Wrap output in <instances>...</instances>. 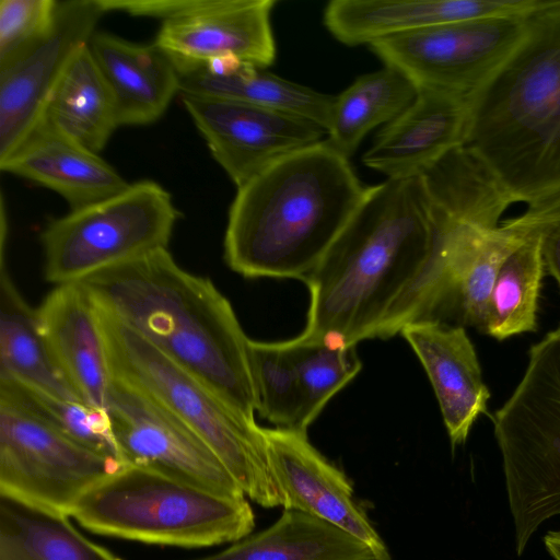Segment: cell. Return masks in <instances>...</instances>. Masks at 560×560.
<instances>
[{
    "label": "cell",
    "mask_w": 560,
    "mask_h": 560,
    "mask_svg": "<svg viewBox=\"0 0 560 560\" xmlns=\"http://www.w3.org/2000/svg\"><path fill=\"white\" fill-rule=\"evenodd\" d=\"M435 231L420 176L369 186L365 198L304 278V335L347 345L390 338L415 320Z\"/></svg>",
    "instance_id": "cell-1"
},
{
    "label": "cell",
    "mask_w": 560,
    "mask_h": 560,
    "mask_svg": "<svg viewBox=\"0 0 560 560\" xmlns=\"http://www.w3.org/2000/svg\"><path fill=\"white\" fill-rule=\"evenodd\" d=\"M80 283L97 306L255 421L249 338L210 279L185 270L164 248Z\"/></svg>",
    "instance_id": "cell-2"
},
{
    "label": "cell",
    "mask_w": 560,
    "mask_h": 560,
    "mask_svg": "<svg viewBox=\"0 0 560 560\" xmlns=\"http://www.w3.org/2000/svg\"><path fill=\"white\" fill-rule=\"evenodd\" d=\"M368 189L327 139L288 155L237 188L224 234L228 266L246 278L304 280Z\"/></svg>",
    "instance_id": "cell-3"
},
{
    "label": "cell",
    "mask_w": 560,
    "mask_h": 560,
    "mask_svg": "<svg viewBox=\"0 0 560 560\" xmlns=\"http://www.w3.org/2000/svg\"><path fill=\"white\" fill-rule=\"evenodd\" d=\"M463 145L515 202L560 194V0L527 18L524 36L468 95Z\"/></svg>",
    "instance_id": "cell-4"
},
{
    "label": "cell",
    "mask_w": 560,
    "mask_h": 560,
    "mask_svg": "<svg viewBox=\"0 0 560 560\" xmlns=\"http://www.w3.org/2000/svg\"><path fill=\"white\" fill-rule=\"evenodd\" d=\"M97 310L112 377L140 390L191 429L215 453L246 498L262 508L282 506L264 428L235 411L131 328L100 306Z\"/></svg>",
    "instance_id": "cell-5"
},
{
    "label": "cell",
    "mask_w": 560,
    "mask_h": 560,
    "mask_svg": "<svg viewBox=\"0 0 560 560\" xmlns=\"http://www.w3.org/2000/svg\"><path fill=\"white\" fill-rule=\"evenodd\" d=\"M70 517L100 535L187 548L235 542L255 527L246 497L220 494L129 465L85 493Z\"/></svg>",
    "instance_id": "cell-6"
},
{
    "label": "cell",
    "mask_w": 560,
    "mask_h": 560,
    "mask_svg": "<svg viewBox=\"0 0 560 560\" xmlns=\"http://www.w3.org/2000/svg\"><path fill=\"white\" fill-rule=\"evenodd\" d=\"M493 427L521 556L539 526L560 515V326L529 349Z\"/></svg>",
    "instance_id": "cell-7"
},
{
    "label": "cell",
    "mask_w": 560,
    "mask_h": 560,
    "mask_svg": "<svg viewBox=\"0 0 560 560\" xmlns=\"http://www.w3.org/2000/svg\"><path fill=\"white\" fill-rule=\"evenodd\" d=\"M178 218L171 194L159 183H130L119 194L46 225L40 234L44 277L55 285L81 282L167 248Z\"/></svg>",
    "instance_id": "cell-8"
},
{
    "label": "cell",
    "mask_w": 560,
    "mask_h": 560,
    "mask_svg": "<svg viewBox=\"0 0 560 560\" xmlns=\"http://www.w3.org/2000/svg\"><path fill=\"white\" fill-rule=\"evenodd\" d=\"M125 466L66 436L0 395V494L66 515Z\"/></svg>",
    "instance_id": "cell-9"
},
{
    "label": "cell",
    "mask_w": 560,
    "mask_h": 560,
    "mask_svg": "<svg viewBox=\"0 0 560 560\" xmlns=\"http://www.w3.org/2000/svg\"><path fill=\"white\" fill-rule=\"evenodd\" d=\"M256 410L276 428L299 432L362 369L354 345L303 332L290 340L249 339Z\"/></svg>",
    "instance_id": "cell-10"
},
{
    "label": "cell",
    "mask_w": 560,
    "mask_h": 560,
    "mask_svg": "<svg viewBox=\"0 0 560 560\" xmlns=\"http://www.w3.org/2000/svg\"><path fill=\"white\" fill-rule=\"evenodd\" d=\"M528 15L441 24L369 46L385 66L398 69L418 88L469 95L517 46Z\"/></svg>",
    "instance_id": "cell-11"
},
{
    "label": "cell",
    "mask_w": 560,
    "mask_h": 560,
    "mask_svg": "<svg viewBox=\"0 0 560 560\" xmlns=\"http://www.w3.org/2000/svg\"><path fill=\"white\" fill-rule=\"evenodd\" d=\"M106 410L124 465L220 494L246 497L206 442L140 390L113 377Z\"/></svg>",
    "instance_id": "cell-12"
},
{
    "label": "cell",
    "mask_w": 560,
    "mask_h": 560,
    "mask_svg": "<svg viewBox=\"0 0 560 560\" xmlns=\"http://www.w3.org/2000/svg\"><path fill=\"white\" fill-rule=\"evenodd\" d=\"M179 95L213 159L237 188L327 135L318 124L281 109L222 97Z\"/></svg>",
    "instance_id": "cell-13"
},
{
    "label": "cell",
    "mask_w": 560,
    "mask_h": 560,
    "mask_svg": "<svg viewBox=\"0 0 560 560\" xmlns=\"http://www.w3.org/2000/svg\"><path fill=\"white\" fill-rule=\"evenodd\" d=\"M104 13L98 0L59 1L46 39L0 71V162L42 121L55 86L75 54L90 43Z\"/></svg>",
    "instance_id": "cell-14"
},
{
    "label": "cell",
    "mask_w": 560,
    "mask_h": 560,
    "mask_svg": "<svg viewBox=\"0 0 560 560\" xmlns=\"http://www.w3.org/2000/svg\"><path fill=\"white\" fill-rule=\"evenodd\" d=\"M272 476L284 510H295L354 536L381 559L387 548L355 501L348 477L329 463L308 441L305 432L264 428Z\"/></svg>",
    "instance_id": "cell-15"
},
{
    "label": "cell",
    "mask_w": 560,
    "mask_h": 560,
    "mask_svg": "<svg viewBox=\"0 0 560 560\" xmlns=\"http://www.w3.org/2000/svg\"><path fill=\"white\" fill-rule=\"evenodd\" d=\"M276 4L275 0H194L161 23L154 42L178 60L236 58L268 68L277 55L271 28Z\"/></svg>",
    "instance_id": "cell-16"
},
{
    "label": "cell",
    "mask_w": 560,
    "mask_h": 560,
    "mask_svg": "<svg viewBox=\"0 0 560 560\" xmlns=\"http://www.w3.org/2000/svg\"><path fill=\"white\" fill-rule=\"evenodd\" d=\"M415 101L377 133L362 163L387 176H419L453 149L463 145L468 95L418 88Z\"/></svg>",
    "instance_id": "cell-17"
},
{
    "label": "cell",
    "mask_w": 560,
    "mask_h": 560,
    "mask_svg": "<svg viewBox=\"0 0 560 560\" xmlns=\"http://www.w3.org/2000/svg\"><path fill=\"white\" fill-rule=\"evenodd\" d=\"M548 3L549 0H332L327 3L323 20L337 40L359 46L441 24L528 15Z\"/></svg>",
    "instance_id": "cell-18"
},
{
    "label": "cell",
    "mask_w": 560,
    "mask_h": 560,
    "mask_svg": "<svg viewBox=\"0 0 560 560\" xmlns=\"http://www.w3.org/2000/svg\"><path fill=\"white\" fill-rule=\"evenodd\" d=\"M36 312L39 331L80 399L106 409L113 377L89 291L80 282L55 285Z\"/></svg>",
    "instance_id": "cell-19"
},
{
    "label": "cell",
    "mask_w": 560,
    "mask_h": 560,
    "mask_svg": "<svg viewBox=\"0 0 560 560\" xmlns=\"http://www.w3.org/2000/svg\"><path fill=\"white\" fill-rule=\"evenodd\" d=\"M399 334L429 376L451 444L455 447L465 443L477 418L487 411L490 398L465 328L425 319L407 324Z\"/></svg>",
    "instance_id": "cell-20"
},
{
    "label": "cell",
    "mask_w": 560,
    "mask_h": 560,
    "mask_svg": "<svg viewBox=\"0 0 560 560\" xmlns=\"http://www.w3.org/2000/svg\"><path fill=\"white\" fill-rule=\"evenodd\" d=\"M0 168L54 190L70 210L103 201L130 184L98 153L44 119Z\"/></svg>",
    "instance_id": "cell-21"
},
{
    "label": "cell",
    "mask_w": 560,
    "mask_h": 560,
    "mask_svg": "<svg viewBox=\"0 0 560 560\" xmlns=\"http://www.w3.org/2000/svg\"><path fill=\"white\" fill-rule=\"evenodd\" d=\"M89 48L114 96L119 126L156 121L179 94L175 61L155 42L140 44L95 32Z\"/></svg>",
    "instance_id": "cell-22"
},
{
    "label": "cell",
    "mask_w": 560,
    "mask_h": 560,
    "mask_svg": "<svg viewBox=\"0 0 560 560\" xmlns=\"http://www.w3.org/2000/svg\"><path fill=\"white\" fill-rule=\"evenodd\" d=\"M173 59L179 75V94L222 97L272 107L305 117L322 126L326 132L328 130L335 95L320 93L281 78L267 68L236 58L208 62Z\"/></svg>",
    "instance_id": "cell-23"
},
{
    "label": "cell",
    "mask_w": 560,
    "mask_h": 560,
    "mask_svg": "<svg viewBox=\"0 0 560 560\" xmlns=\"http://www.w3.org/2000/svg\"><path fill=\"white\" fill-rule=\"evenodd\" d=\"M363 541L295 510H284L270 527L232 542L217 553L191 560H377Z\"/></svg>",
    "instance_id": "cell-24"
},
{
    "label": "cell",
    "mask_w": 560,
    "mask_h": 560,
    "mask_svg": "<svg viewBox=\"0 0 560 560\" xmlns=\"http://www.w3.org/2000/svg\"><path fill=\"white\" fill-rule=\"evenodd\" d=\"M0 380L19 382L62 399L82 401L40 334L36 310L23 299L2 261Z\"/></svg>",
    "instance_id": "cell-25"
},
{
    "label": "cell",
    "mask_w": 560,
    "mask_h": 560,
    "mask_svg": "<svg viewBox=\"0 0 560 560\" xmlns=\"http://www.w3.org/2000/svg\"><path fill=\"white\" fill-rule=\"evenodd\" d=\"M43 119L98 153L119 127L110 89L90 48L83 46L55 86Z\"/></svg>",
    "instance_id": "cell-26"
},
{
    "label": "cell",
    "mask_w": 560,
    "mask_h": 560,
    "mask_svg": "<svg viewBox=\"0 0 560 560\" xmlns=\"http://www.w3.org/2000/svg\"><path fill=\"white\" fill-rule=\"evenodd\" d=\"M69 517L0 494V560H121Z\"/></svg>",
    "instance_id": "cell-27"
},
{
    "label": "cell",
    "mask_w": 560,
    "mask_h": 560,
    "mask_svg": "<svg viewBox=\"0 0 560 560\" xmlns=\"http://www.w3.org/2000/svg\"><path fill=\"white\" fill-rule=\"evenodd\" d=\"M418 90L405 73L389 66L358 77L335 95L327 140L349 158L372 129L404 112Z\"/></svg>",
    "instance_id": "cell-28"
},
{
    "label": "cell",
    "mask_w": 560,
    "mask_h": 560,
    "mask_svg": "<svg viewBox=\"0 0 560 560\" xmlns=\"http://www.w3.org/2000/svg\"><path fill=\"white\" fill-rule=\"evenodd\" d=\"M547 224L506 258L495 277L481 326L492 338L504 340L536 330L545 269L541 232Z\"/></svg>",
    "instance_id": "cell-29"
},
{
    "label": "cell",
    "mask_w": 560,
    "mask_h": 560,
    "mask_svg": "<svg viewBox=\"0 0 560 560\" xmlns=\"http://www.w3.org/2000/svg\"><path fill=\"white\" fill-rule=\"evenodd\" d=\"M0 395L28 409L80 445L122 463L106 409L55 397L7 380H0Z\"/></svg>",
    "instance_id": "cell-30"
},
{
    "label": "cell",
    "mask_w": 560,
    "mask_h": 560,
    "mask_svg": "<svg viewBox=\"0 0 560 560\" xmlns=\"http://www.w3.org/2000/svg\"><path fill=\"white\" fill-rule=\"evenodd\" d=\"M58 0L0 1V71L30 54L50 34Z\"/></svg>",
    "instance_id": "cell-31"
},
{
    "label": "cell",
    "mask_w": 560,
    "mask_h": 560,
    "mask_svg": "<svg viewBox=\"0 0 560 560\" xmlns=\"http://www.w3.org/2000/svg\"><path fill=\"white\" fill-rule=\"evenodd\" d=\"M541 252L545 267L560 287V214L544 228L541 232Z\"/></svg>",
    "instance_id": "cell-32"
},
{
    "label": "cell",
    "mask_w": 560,
    "mask_h": 560,
    "mask_svg": "<svg viewBox=\"0 0 560 560\" xmlns=\"http://www.w3.org/2000/svg\"><path fill=\"white\" fill-rule=\"evenodd\" d=\"M544 544L553 560H560V530L548 532L544 537Z\"/></svg>",
    "instance_id": "cell-33"
},
{
    "label": "cell",
    "mask_w": 560,
    "mask_h": 560,
    "mask_svg": "<svg viewBox=\"0 0 560 560\" xmlns=\"http://www.w3.org/2000/svg\"><path fill=\"white\" fill-rule=\"evenodd\" d=\"M377 560H390V558H387V559H377Z\"/></svg>",
    "instance_id": "cell-34"
}]
</instances>
